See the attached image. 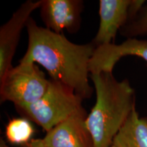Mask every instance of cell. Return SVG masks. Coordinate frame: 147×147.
Segmentation results:
<instances>
[{
    "label": "cell",
    "instance_id": "obj_13",
    "mask_svg": "<svg viewBox=\"0 0 147 147\" xmlns=\"http://www.w3.org/2000/svg\"><path fill=\"white\" fill-rule=\"evenodd\" d=\"M23 147H46L42 139H32L28 144L24 145Z\"/></svg>",
    "mask_w": 147,
    "mask_h": 147
},
{
    "label": "cell",
    "instance_id": "obj_12",
    "mask_svg": "<svg viewBox=\"0 0 147 147\" xmlns=\"http://www.w3.org/2000/svg\"><path fill=\"white\" fill-rule=\"evenodd\" d=\"M120 33L127 38L147 34V5H144L136 17L121 29Z\"/></svg>",
    "mask_w": 147,
    "mask_h": 147
},
{
    "label": "cell",
    "instance_id": "obj_10",
    "mask_svg": "<svg viewBox=\"0 0 147 147\" xmlns=\"http://www.w3.org/2000/svg\"><path fill=\"white\" fill-rule=\"evenodd\" d=\"M115 147H147V117H140L136 108L113 140Z\"/></svg>",
    "mask_w": 147,
    "mask_h": 147
},
{
    "label": "cell",
    "instance_id": "obj_9",
    "mask_svg": "<svg viewBox=\"0 0 147 147\" xmlns=\"http://www.w3.org/2000/svg\"><path fill=\"white\" fill-rule=\"evenodd\" d=\"M129 55L142 58L147 63V40L127 38L120 45L110 44L96 47L89 63L90 74L113 71L121 58Z\"/></svg>",
    "mask_w": 147,
    "mask_h": 147
},
{
    "label": "cell",
    "instance_id": "obj_7",
    "mask_svg": "<svg viewBox=\"0 0 147 147\" xmlns=\"http://www.w3.org/2000/svg\"><path fill=\"white\" fill-rule=\"evenodd\" d=\"M40 17L46 28L63 34L78 32L81 25L84 1L81 0H42Z\"/></svg>",
    "mask_w": 147,
    "mask_h": 147
},
{
    "label": "cell",
    "instance_id": "obj_3",
    "mask_svg": "<svg viewBox=\"0 0 147 147\" xmlns=\"http://www.w3.org/2000/svg\"><path fill=\"white\" fill-rule=\"evenodd\" d=\"M83 100L70 87L50 79L47 91L39 100L15 108L23 118L49 132L81 107Z\"/></svg>",
    "mask_w": 147,
    "mask_h": 147
},
{
    "label": "cell",
    "instance_id": "obj_1",
    "mask_svg": "<svg viewBox=\"0 0 147 147\" xmlns=\"http://www.w3.org/2000/svg\"><path fill=\"white\" fill-rule=\"evenodd\" d=\"M28 46L21 61L38 63L45 67L51 79L72 89L84 99L92 96L89 63L96 49L91 42L78 45L63 34L40 27L31 17L26 25Z\"/></svg>",
    "mask_w": 147,
    "mask_h": 147
},
{
    "label": "cell",
    "instance_id": "obj_15",
    "mask_svg": "<svg viewBox=\"0 0 147 147\" xmlns=\"http://www.w3.org/2000/svg\"><path fill=\"white\" fill-rule=\"evenodd\" d=\"M111 147H115V146H113V145H112V146H111Z\"/></svg>",
    "mask_w": 147,
    "mask_h": 147
},
{
    "label": "cell",
    "instance_id": "obj_5",
    "mask_svg": "<svg viewBox=\"0 0 147 147\" xmlns=\"http://www.w3.org/2000/svg\"><path fill=\"white\" fill-rule=\"evenodd\" d=\"M144 4L143 0H100V25L91 42L96 47L115 44L117 32L136 17Z\"/></svg>",
    "mask_w": 147,
    "mask_h": 147
},
{
    "label": "cell",
    "instance_id": "obj_2",
    "mask_svg": "<svg viewBox=\"0 0 147 147\" xmlns=\"http://www.w3.org/2000/svg\"><path fill=\"white\" fill-rule=\"evenodd\" d=\"M96 101L86 119L94 147H111L113 140L136 108V94L127 79L119 81L113 71L90 75Z\"/></svg>",
    "mask_w": 147,
    "mask_h": 147
},
{
    "label": "cell",
    "instance_id": "obj_8",
    "mask_svg": "<svg viewBox=\"0 0 147 147\" xmlns=\"http://www.w3.org/2000/svg\"><path fill=\"white\" fill-rule=\"evenodd\" d=\"M88 114L81 106L51 131L43 140L46 147H94L86 125Z\"/></svg>",
    "mask_w": 147,
    "mask_h": 147
},
{
    "label": "cell",
    "instance_id": "obj_14",
    "mask_svg": "<svg viewBox=\"0 0 147 147\" xmlns=\"http://www.w3.org/2000/svg\"><path fill=\"white\" fill-rule=\"evenodd\" d=\"M0 147H9V146L7 145L6 142H5L2 138H1V140H0Z\"/></svg>",
    "mask_w": 147,
    "mask_h": 147
},
{
    "label": "cell",
    "instance_id": "obj_4",
    "mask_svg": "<svg viewBox=\"0 0 147 147\" xmlns=\"http://www.w3.org/2000/svg\"><path fill=\"white\" fill-rule=\"evenodd\" d=\"M49 82L36 63L19 61L0 80V100L15 107L31 104L44 95Z\"/></svg>",
    "mask_w": 147,
    "mask_h": 147
},
{
    "label": "cell",
    "instance_id": "obj_6",
    "mask_svg": "<svg viewBox=\"0 0 147 147\" xmlns=\"http://www.w3.org/2000/svg\"><path fill=\"white\" fill-rule=\"evenodd\" d=\"M42 0H28L22 3L8 21L0 28V80L13 66L12 59L21 34L32 12L40 8Z\"/></svg>",
    "mask_w": 147,
    "mask_h": 147
},
{
    "label": "cell",
    "instance_id": "obj_11",
    "mask_svg": "<svg viewBox=\"0 0 147 147\" xmlns=\"http://www.w3.org/2000/svg\"><path fill=\"white\" fill-rule=\"evenodd\" d=\"M34 129L30 121L25 118L12 119L5 127V137L12 144L24 145L32 140Z\"/></svg>",
    "mask_w": 147,
    "mask_h": 147
}]
</instances>
